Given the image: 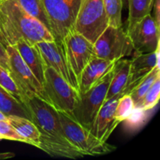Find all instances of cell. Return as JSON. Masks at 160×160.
<instances>
[{"instance_id": "1", "label": "cell", "mask_w": 160, "mask_h": 160, "mask_svg": "<svg viewBox=\"0 0 160 160\" xmlns=\"http://www.w3.org/2000/svg\"><path fill=\"white\" fill-rule=\"evenodd\" d=\"M24 105L31 113V121L40 133L38 148L51 156L70 159L85 156L67 140L62 129L58 111L50 103L34 95L25 98Z\"/></svg>"}, {"instance_id": "2", "label": "cell", "mask_w": 160, "mask_h": 160, "mask_svg": "<svg viewBox=\"0 0 160 160\" xmlns=\"http://www.w3.org/2000/svg\"><path fill=\"white\" fill-rule=\"evenodd\" d=\"M0 27L9 45L20 39L30 45L54 41L49 30L28 14L17 0H0Z\"/></svg>"}, {"instance_id": "3", "label": "cell", "mask_w": 160, "mask_h": 160, "mask_svg": "<svg viewBox=\"0 0 160 160\" xmlns=\"http://www.w3.org/2000/svg\"><path fill=\"white\" fill-rule=\"evenodd\" d=\"M62 129L67 140L84 153V156H99L112 152L115 147L102 142L89 130L78 123L72 115L58 111Z\"/></svg>"}, {"instance_id": "4", "label": "cell", "mask_w": 160, "mask_h": 160, "mask_svg": "<svg viewBox=\"0 0 160 160\" xmlns=\"http://www.w3.org/2000/svg\"><path fill=\"white\" fill-rule=\"evenodd\" d=\"M56 42H62L73 29L75 20L83 0H40Z\"/></svg>"}, {"instance_id": "5", "label": "cell", "mask_w": 160, "mask_h": 160, "mask_svg": "<svg viewBox=\"0 0 160 160\" xmlns=\"http://www.w3.org/2000/svg\"><path fill=\"white\" fill-rule=\"evenodd\" d=\"M113 74V68L89 90L79 96L72 112L73 118L90 131L98 110L106 100V94Z\"/></svg>"}, {"instance_id": "6", "label": "cell", "mask_w": 160, "mask_h": 160, "mask_svg": "<svg viewBox=\"0 0 160 160\" xmlns=\"http://www.w3.org/2000/svg\"><path fill=\"white\" fill-rule=\"evenodd\" d=\"M43 90L45 101L57 111L72 115L79 99V93L51 67L45 68Z\"/></svg>"}, {"instance_id": "7", "label": "cell", "mask_w": 160, "mask_h": 160, "mask_svg": "<svg viewBox=\"0 0 160 160\" xmlns=\"http://www.w3.org/2000/svg\"><path fill=\"white\" fill-rule=\"evenodd\" d=\"M109 25L103 0H83L73 30L95 43Z\"/></svg>"}, {"instance_id": "8", "label": "cell", "mask_w": 160, "mask_h": 160, "mask_svg": "<svg viewBox=\"0 0 160 160\" xmlns=\"http://www.w3.org/2000/svg\"><path fill=\"white\" fill-rule=\"evenodd\" d=\"M95 55L100 59L117 61L134 51L132 43L123 27L108 25L94 43Z\"/></svg>"}, {"instance_id": "9", "label": "cell", "mask_w": 160, "mask_h": 160, "mask_svg": "<svg viewBox=\"0 0 160 160\" xmlns=\"http://www.w3.org/2000/svg\"><path fill=\"white\" fill-rule=\"evenodd\" d=\"M9 73L24 98L37 96L45 100L43 86L31 72L13 45L6 47Z\"/></svg>"}, {"instance_id": "10", "label": "cell", "mask_w": 160, "mask_h": 160, "mask_svg": "<svg viewBox=\"0 0 160 160\" xmlns=\"http://www.w3.org/2000/svg\"><path fill=\"white\" fill-rule=\"evenodd\" d=\"M46 67H51L78 92V78L69 62L62 42H41L36 44ZM79 93V92H78Z\"/></svg>"}, {"instance_id": "11", "label": "cell", "mask_w": 160, "mask_h": 160, "mask_svg": "<svg viewBox=\"0 0 160 160\" xmlns=\"http://www.w3.org/2000/svg\"><path fill=\"white\" fill-rule=\"evenodd\" d=\"M126 31L135 54L152 52L159 47V26L150 13Z\"/></svg>"}, {"instance_id": "12", "label": "cell", "mask_w": 160, "mask_h": 160, "mask_svg": "<svg viewBox=\"0 0 160 160\" xmlns=\"http://www.w3.org/2000/svg\"><path fill=\"white\" fill-rule=\"evenodd\" d=\"M62 42L69 62L79 81L83 69L95 56L94 43L73 29L67 33Z\"/></svg>"}, {"instance_id": "13", "label": "cell", "mask_w": 160, "mask_h": 160, "mask_svg": "<svg viewBox=\"0 0 160 160\" xmlns=\"http://www.w3.org/2000/svg\"><path fill=\"white\" fill-rule=\"evenodd\" d=\"M120 96L122 95H116L105 100L91 128V133L102 142H107L116 128L120 124L116 120L114 113Z\"/></svg>"}, {"instance_id": "14", "label": "cell", "mask_w": 160, "mask_h": 160, "mask_svg": "<svg viewBox=\"0 0 160 160\" xmlns=\"http://www.w3.org/2000/svg\"><path fill=\"white\" fill-rule=\"evenodd\" d=\"M159 47L152 52L135 54L134 58L131 59L129 78L123 95L129 94L152 70L159 67Z\"/></svg>"}, {"instance_id": "15", "label": "cell", "mask_w": 160, "mask_h": 160, "mask_svg": "<svg viewBox=\"0 0 160 160\" xmlns=\"http://www.w3.org/2000/svg\"><path fill=\"white\" fill-rule=\"evenodd\" d=\"M115 61L95 57L81 71L78 81L79 95L84 94L114 67Z\"/></svg>"}, {"instance_id": "16", "label": "cell", "mask_w": 160, "mask_h": 160, "mask_svg": "<svg viewBox=\"0 0 160 160\" xmlns=\"http://www.w3.org/2000/svg\"><path fill=\"white\" fill-rule=\"evenodd\" d=\"M13 46L17 48L26 65L43 86L46 66L37 45H30L24 40L20 39L14 44Z\"/></svg>"}, {"instance_id": "17", "label": "cell", "mask_w": 160, "mask_h": 160, "mask_svg": "<svg viewBox=\"0 0 160 160\" xmlns=\"http://www.w3.org/2000/svg\"><path fill=\"white\" fill-rule=\"evenodd\" d=\"M131 60L120 59L116 61L113 67V74L108 88L106 100L116 95H123L127 87L130 73Z\"/></svg>"}, {"instance_id": "18", "label": "cell", "mask_w": 160, "mask_h": 160, "mask_svg": "<svg viewBox=\"0 0 160 160\" xmlns=\"http://www.w3.org/2000/svg\"><path fill=\"white\" fill-rule=\"evenodd\" d=\"M7 120L14 129L28 141L29 145L38 147L40 133L31 120L19 116H9L7 117Z\"/></svg>"}, {"instance_id": "19", "label": "cell", "mask_w": 160, "mask_h": 160, "mask_svg": "<svg viewBox=\"0 0 160 160\" xmlns=\"http://www.w3.org/2000/svg\"><path fill=\"white\" fill-rule=\"evenodd\" d=\"M0 111L6 116H19L31 120V113L26 106L16 99L6 89L0 86Z\"/></svg>"}, {"instance_id": "20", "label": "cell", "mask_w": 160, "mask_h": 160, "mask_svg": "<svg viewBox=\"0 0 160 160\" xmlns=\"http://www.w3.org/2000/svg\"><path fill=\"white\" fill-rule=\"evenodd\" d=\"M128 29L142 20L151 12L154 4V0H128Z\"/></svg>"}, {"instance_id": "21", "label": "cell", "mask_w": 160, "mask_h": 160, "mask_svg": "<svg viewBox=\"0 0 160 160\" xmlns=\"http://www.w3.org/2000/svg\"><path fill=\"white\" fill-rule=\"evenodd\" d=\"M160 76V67H157L152 70L145 78L142 80L134 88L132 89L131 92L128 95L132 98L134 102V106L135 107L138 104L141 102L144 95H145L152 84L154 83L156 78Z\"/></svg>"}, {"instance_id": "22", "label": "cell", "mask_w": 160, "mask_h": 160, "mask_svg": "<svg viewBox=\"0 0 160 160\" xmlns=\"http://www.w3.org/2000/svg\"><path fill=\"white\" fill-rule=\"evenodd\" d=\"M160 98V76L154 81L140 102L134 107V110L145 111L152 109L159 102Z\"/></svg>"}, {"instance_id": "23", "label": "cell", "mask_w": 160, "mask_h": 160, "mask_svg": "<svg viewBox=\"0 0 160 160\" xmlns=\"http://www.w3.org/2000/svg\"><path fill=\"white\" fill-rule=\"evenodd\" d=\"M17 1L28 14L39 20L49 30L48 19L40 0H17Z\"/></svg>"}, {"instance_id": "24", "label": "cell", "mask_w": 160, "mask_h": 160, "mask_svg": "<svg viewBox=\"0 0 160 160\" xmlns=\"http://www.w3.org/2000/svg\"><path fill=\"white\" fill-rule=\"evenodd\" d=\"M105 9L107 15L109 25L111 26L122 27V0H103Z\"/></svg>"}, {"instance_id": "25", "label": "cell", "mask_w": 160, "mask_h": 160, "mask_svg": "<svg viewBox=\"0 0 160 160\" xmlns=\"http://www.w3.org/2000/svg\"><path fill=\"white\" fill-rule=\"evenodd\" d=\"M134 112V102L128 94H125L120 97L115 109L116 120L120 123L124 120H128Z\"/></svg>"}, {"instance_id": "26", "label": "cell", "mask_w": 160, "mask_h": 160, "mask_svg": "<svg viewBox=\"0 0 160 160\" xmlns=\"http://www.w3.org/2000/svg\"><path fill=\"white\" fill-rule=\"evenodd\" d=\"M0 86L6 89L16 99L24 105V96L20 92L19 88L17 87V84L11 77L9 72L2 66H0Z\"/></svg>"}, {"instance_id": "27", "label": "cell", "mask_w": 160, "mask_h": 160, "mask_svg": "<svg viewBox=\"0 0 160 160\" xmlns=\"http://www.w3.org/2000/svg\"><path fill=\"white\" fill-rule=\"evenodd\" d=\"M0 135L2 138V139L28 144V141L14 129L13 127L7 120H0Z\"/></svg>"}, {"instance_id": "28", "label": "cell", "mask_w": 160, "mask_h": 160, "mask_svg": "<svg viewBox=\"0 0 160 160\" xmlns=\"http://www.w3.org/2000/svg\"><path fill=\"white\" fill-rule=\"evenodd\" d=\"M0 66L4 67L8 70V56L6 52V47L0 42ZM9 71V70H8Z\"/></svg>"}, {"instance_id": "29", "label": "cell", "mask_w": 160, "mask_h": 160, "mask_svg": "<svg viewBox=\"0 0 160 160\" xmlns=\"http://www.w3.org/2000/svg\"><path fill=\"white\" fill-rule=\"evenodd\" d=\"M154 10H155V17L157 24L159 26V0H154Z\"/></svg>"}, {"instance_id": "30", "label": "cell", "mask_w": 160, "mask_h": 160, "mask_svg": "<svg viewBox=\"0 0 160 160\" xmlns=\"http://www.w3.org/2000/svg\"><path fill=\"white\" fill-rule=\"evenodd\" d=\"M0 42H1V43L5 47H7L8 45H9V44H8L7 42H6V38H5L4 35H3L2 32L1 27H0Z\"/></svg>"}, {"instance_id": "31", "label": "cell", "mask_w": 160, "mask_h": 160, "mask_svg": "<svg viewBox=\"0 0 160 160\" xmlns=\"http://www.w3.org/2000/svg\"><path fill=\"white\" fill-rule=\"evenodd\" d=\"M7 120V117L5 114H3L2 112L0 111V120Z\"/></svg>"}]
</instances>
